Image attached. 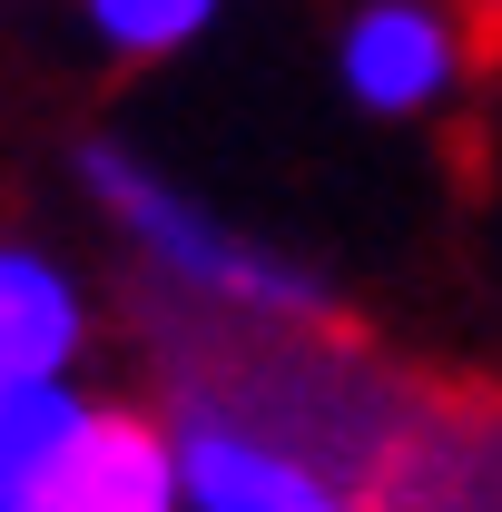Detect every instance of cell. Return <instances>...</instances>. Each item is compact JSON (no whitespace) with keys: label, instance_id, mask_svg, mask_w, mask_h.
Here are the masks:
<instances>
[{"label":"cell","instance_id":"cell-1","mask_svg":"<svg viewBox=\"0 0 502 512\" xmlns=\"http://www.w3.org/2000/svg\"><path fill=\"white\" fill-rule=\"evenodd\" d=\"M168 394H178V424L256 434L365 503H375L384 463L404 453V434L434 414L424 384L384 375L375 355H355L315 325H237V316H207V335L168 345Z\"/></svg>","mask_w":502,"mask_h":512},{"label":"cell","instance_id":"cell-2","mask_svg":"<svg viewBox=\"0 0 502 512\" xmlns=\"http://www.w3.org/2000/svg\"><path fill=\"white\" fill-rule=\"evenodd\" d=\"M89 188L99 207L119 217V237L158 276H178L207 316H237V325H325L335 316V296H325V276H306L296 256L256 247L237 227H217L197 197H178L168 178H148L128 148H89Z\"/></svg>","mask_w":502,"mask_h":512},{"label":"cell","instance_id":"cell-3","mask_svg":"<svg viewBox=\"0 0 502 512\" xmlns=\"http://www.w3.org/2000/svg\"><path fill=\"white\" fill-rule=\"evenodd\" d=\"M335 69H345L355 109L424 119L463 79V20L443 0H355L345 10V40H335Z\"/></svg>","mask_w":502,"mask_h":512},{"label":"cell","instance_id":"cell-4","mask_svg":"<svg viewBox=\"0 0 502 512\" xmlns=\"http://www.w3.org/2000/svg\"><path fill=\"white\" fill-rule=\"evenodd\" d=\"M375 512H502V414L493 404H434L404 453L384 463Z\"/></svg>","mask_w":502,"mask_h":512},{"label":"cell","instance_id":"cell-5","mask_svg":"<svg viewBox=\"0 0 502 512\" xmlns=\"http://www.w3.org/2000/svg\"><path fill=\"white\" fill-rule=\"evenodd\" d=\"M178 483H188V512H375L365 493L227 424H178Z\"/></svg>","mask_w":502,"mask_h":512},{"label":"cell","instance_id":"cell-6","mask_svg":"<svg viewBox=\"0 0 502 512\" xmlns=\"http://www.w3.org/2000/svg\"><path fill=\"white\" fill-rule=\"evenodd\" d=\"M50 503H60V512H188L178 434L148 424V414H109V404H89V424H79V444H69Z\"/></svg>","mask_w":502,"mask_h":512},{"label":"cell","instance_id":"cell-7","mask_svg":"<svg viewBox=\"0 0 502 512\" xmlns=\"http://www.w3.org/2000/svg\"><path fill=\"white\" fill-rule=\"evenodd\" d=\"M79 345H89V296L69 286V266L40 247H0V394L69 384Z\"/></svg>","mask_w":502,"mask_h":512},{"label":"cell","instance_id":"cell-8","mask_svg":"<svg viewBox=\"0 0 502 512\" xmlns=\"http://www.w3.org/2000/svg\"><path fill=\"white\" fill-rule=\"evenodd\" d=\"M79 424H89V394H79V384L0 394V512H10V503H40V493L60 483Z\"/></svg>","mask_w":502,"mask_h":512},{"label":"cell","instance_id":"cell-9","mask_svg":"<svg viewBox=\"0 0 502 512\" xmlns=\"http://www.w3.org/2000/svg\"><path fill=\"white\" fill-rule=\"evenodd\" d=\"M227 0H89V30L119 50V60H178L188 40L217 30Z\"/></svg>","mask_w":502,"mask_h":512},{"label":"cell","instance_id":"cell-10","mask_svg":"<svg viewBox=\"0 0 502 512\" xmlns=\"http://www.w3.org/2000/svg\"><path fill=\"white\" fill-rule=\"evenodd\" d=\"M473 20H483V30H493V40H502V0H473Z\"/></svg>","mask_w":502,"mask_h":512},{"label":"cell","instance_id":"cell-11","mask_svg":"<svg viewBox=\"0 0 502 512\" xmlns=\"http://www.w3.org/2000/svg\"><path fill=\"white\" fill-rule=\"evenodd\" d=\"M10 512H60V503H50V493H40V503H10Z\"/></svg>","mask_w":502,"mask_h":512}]
</instances>
